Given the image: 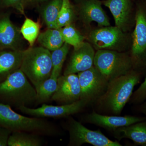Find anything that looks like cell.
<instances>
[{
	"label": "cell",
	"instance_id": "1",
	"mask_svg": "<svg viewBox=\"0 0 146 146\" xmlns=\"http://www.w3.org/2000/svg\"><path fill=\"white\" fill-rule=\"evenodd\" d=\"M142 75L133 70L109 82L105 93L92 104L94 111L102 115H121L132 96L134 87L140 83Z\"/></svg>",
	"mask_w": 146,
	"mask_h": 146
},
{
	"label": "cell",
	"instance_id": "2",
	"mask_svg": "<svg viewBox=\"0 0 146 146\" xmlns=\"http://www.w3.org/2000/svg\"><path fill=\"white\" fill-rule=\"evenodd\" d=\"M0 127L14 131H25L39 135L55 136L60 133L53 123L42 118L29 117L18 114L9 105L0 102Z\"/></svg>",
	"mask_w": 146,
	"mask_h": 146
},
{
	"label": "cell",
	"instance_id": "3",
	"mask_svg": "<svg viewBox=\"0 0 146 146\" xmlns=\"http://www.w3.org/2000/svg\"><path fill=\"white\" fill-rule=\"evenodd\" d=\"M21 69L0 83V100L17 108L36 102V91Z\"/></svg>",
	"mask_w": 146,
	"mask_h": 146
},
{
	"label": "cell",
	"instance_id": "4",
	"mask_svg": "<svg viewBox=\"0 0 146 146\" xmlns=\"http://www.w3.org/2000/svg\"><path fill=\"white\" fill-rule=\"evenodd\" d=\"M52 68L49 50L41 46L30 47L25 50L20 69L35 88L50 77Z\"/></svg>",
	"mask_w": 146,
	"mask_h": 146
},
{
	"label": "cell",
	"instance_id": "5",
	"mask_svg": "<svg viewBox=\"0 0 146 146\" xmlns=\"http://www.w3.org/2000/svg\"><path fill=\"white\" fill-rule=\"evenodd\" d=\"M94 66L108 82L133 70L129 53L111 50H97L94 57Z\"/></svg>",
	"mask_w": 146,
	"mask_h": 146
},
{
	"label": "cell",
	"instance_id": "6",
	"mask_svg": "<svg viewBox=\"0 0 146 146\" xmlns=\"http://www.w3.org/2000/svg\"><path fill=\"white\" fill-rule=\"evenodd\" d=\"M131 36L119 28L102 27L92 31L89 33V41L94 48L126 52L131 46Z\"/></svg>",
	"mask_w": 146,
	"mask_h": 146
},
{
	"label": "cell",
	"instance_id": "7",
	"mask_svg": "<svg viewBox=\"0 0 146 146\" xmlns=\"http://www.w3.org/2000/svg\"><path fill=\"white\" fill-rule=\"evenodd\" d=\"M129 52L133 70L142 74L146 70V5H138Z\"/></svg>",
	"mask_w": 146,
	"mask_h": 146
},
{
	"label": "cell",
	"instance_id": "8",
	"mask_svg": "<svg viewBox=\"0 0 146 146\" xmlns=\"http://www.w3.org/2000/svg\"><path fill=\"white\" fill-rule=\"evenodd\" d=\"M67 118L63 126L69 133L68 146H80L85 143L94 146H122L118 141L110 140L100 130L89 129L71 116Z\"/></svg>",
	"mask_w": 146,
	"mask_h": 146
},
{
	"label": "cell",
	"instance_id": "9",
	"mask_svg": "<svg viewBox=\"0 0 146 146\" xmlns=\"http://www.w3.org/2000/svg\"><path fill=\"white\" fill-rule=\"evenodd\" d=\"M78 75L81 90L80 100L88 105H92L105 93L109 82L94 66Z\"/></svg>",
	"mask_w": 146,
	"mask_h": 146
},
{
	"label": "cell",
	"instance_id": "10",
	"mask_svg": "<svg viewBox=\"0 0 146 146\" xmlns=\"http://www.w3.org/2000/svg\"><path fill=\"white\" fill-rule=\"evenodd\" d=\"M87 106V103L80 100L70 104L59 106L43 104L41 107L32 108L25 106L18 108L21 112L36 117L67 118L80 112Z\"/></svg>",
	"mask_w": 146,
	"mask_h": 146
},
{
	"label": "cell",
	"instance_id": "11",
	"mask_svg": "<svg viewBox=\"0 0 146 146\" xmlns=\"http://www.w3.org/2000/svg\"><path fill=\"white\" fill-rule=\"evenodd\" d=\"M81 94L78 75H63L58 78L57 88L51 99L60 105L70 104L80 100Z\"/></svg>",
	"mask_w": 146,
	"mask_h": 146
},
{
	"label": "cell",
	"instance_id": "12",
	"mask_svg": "<svg viewBox=\"0 0 146 146\" xmlns=\"http://www.w3.org/2000/svg\"><path fill=\"white\" fill-rule=\"evenodd\" d=\"M146 120L145 117H136L131 115H102L95 112L88 113L83 116V122L92 124L105 129L112 132L118 128L126 126Z\"/></svg>",
	"mask_w": 146,
	"mask_h": 146
},
{
	"label": "cell",
	"instance_id": "13",
	"mask_svg": "<svg viewBox=\"0 0 146 146\" xmlns=\"http://www.w3.org/2000/svg\"><path fill=\"white\" fill-rule=\"evenodd\" d=\"M95 50L90 43L84 42L74 48L63 75L77 74L89 70L94 66Z\"/></svg>",
	"mask_w": 146,
	"mask_h": 146
},
{
	"label": "cell",
	"instance_id": "14",
	"mask_svg": "<svg viewBox=\"0 0 146 146\" xmlns=\"http://www.w3.org/2000/svg\"><path fill=\"white\" fill-rule=\"evenodd\" d=\"M82 22L88 26L92 22L101 27L110 26L109 20L99 0H80L75 10Z\"/></svg>",
	"mask_w": 146,
	"mask_h": 146
},
{
	"label": "cell",
	"instance_id": "15",
	"mask_svg": "<svg viewBox=\"0 0 146 146\" xmlns=\"http://www.w3.org/2000/svg\"><path fill=\"white\" fill-rule=\"evenodd\" d=\"M24 39L20 28L11 20L9 13H0V50H23Z\"/></svg>",
	"mask_w": 146,
	"mask_h": 146
},
{
	"label": "cell",
	"instance_id": "16",
	"mask_svg": "<svg viewBox=\"0 0 146 146\" xmlns=\"http://www.w3.org/2000/svg\"><path fill=\"white\" fill-rule=\"evenodd\" d=\"M103 4L109 9L115 20V26L125 32L129 30L133 24L131 0H106Z\"/></svg>",
	"mask_w": 146,
	"mask_h": 146
},
{
	"label": "cell",
	"instance_id": "17",
	"mask_svg": "<svg viewBox=\"0 0 146 146\" xmlns=\"http://www.w3.org/2000/svg\"><path fill=\"white\" fill-rule=\"evenodd\" d=\"M24 50H0V83L9 75L21 68Z\"/></svg>",
	"mask_w": 146,
	"mask_h": 146
},
{
	"label": "cell",
	"instance_id": "18",
	"mask_svg": "<svg viewBox=\"0 0 146 146\" xmlns=\"http://www.w3.org/2000/svg\"><path fill=\"white\" fill-rule=\"evenodd\" d=\"M111 133L118 141L128 138L137 145H146V120L126 126L118 128Z\"/></svg>",
	"mask_w": 146,
	"mask_h": 146
},
{
	"label": "cell",
	"instance_id": "19",
	"mask_svg": "<svg viewBox=\"0 0 146 146\" xmlns=\"http://www.w3.org/2000/svg\"><path fill=\"white\" fill-rule=\"evenodd\" d=\"M37 42L41 46L51 52L57 49L64 44L60 29L48 28L39 34Z\"/></svg>",
	"mask_w": 146,
	"mask_h": 146
},
{
	"label": "cell",
	"instance_id": "20",
	"mask_svg": "<svg viewBox=\"0 0 146 146\" xmlns=\"http://www.w3.org/2000/svg\"><path fill=\"white\" fill-rule=\"evenodd\" d=\"M46 2L41 9L40 14L48 28L56 29L63 0H49Z\"/></svg>",
	"mask_w": 146,
	"mask_h": 146
},
{
	"label": "cell",
	"instance_id": "21",
	"mask_svg": "<svg viewBox=\"0 0 146 146\" xmlns=\"http://www.w3.org/2000/svg\"><path fill=\"white\" fill-rule=\"evenodd\" d=\"M42 144L40 135L25 131L12 132L8 141L9 146H41Z\"/></svg>",
	"mask_w": 146,
	"mask_h": 146
},
{
	"label": "cell",
	"instance_id": "22",
	"mask_svg": "<svg viewBox=\"0 0 146 146\" xmlns=\"http://www.w3.org/2000/svg\"><path fill=\"white\" fill-rule=\"evenodd\" d=\"M58 78L51 76L35 88L36 94V102H45L51 99L57 88Z\"/></svg>",
	"mask_w": 146,
	"mask_h": 146
},
{
	"label": "cell",
	"instance_id": "23",
	"mask_svg": "<svg viewBox=\"0 0 146 146\" xmlns=\"http://www.w3.org/2000/svg\"><path fill=\"white\" fill-rule=\"evenodd\" d=\"M70 46L65 42L62 46L51 52L53 67L51 76L57 78L60 76L63 63L70 50Z\"/></svg>",
	"mask_w": 146,
	"mask_h": 146
},
{
	"label": "cell",
	"instance_id": "24",
	"mask_svg": "<svg viewBox=\"0 0 146 146\" xmlns=\"http://www.w3.org/2000/svg\"><path fill=\"white\" fill-rule=\"evenodd\" d=\"M40 26L39 22L30 18H25L20 28V31L25 40L28 42L30 47H33L40 34Z\"/></svg>",
	"mask_w": 146,
	"mask_h": 146
},
{
	"label": "cell",
	"instance_id": "25",
	"mask_svg": "<svg viewBox=\"0 0 146 146\" xmlns=\"http://www.w3.org/2000/svg\"><path fill=\"white\" fill-rule=\"evenodd\" d=\"M77 15L75 10L71 4L70 0H63L56 29H60L63 27L72 25L75 20Z\"/></svg>",
	"mask_w": 146,
	"mask_h": 146
},
{
	"label": "cell",
	"instance_id": "26",
	"mask_svg": "<svg viewBox=\"0 0 146 146\" xmlns=\"http://www.w3.org/2000/svg\"><path fill=\"white\" fill-rule=\"evenodd\" d=\"M65 43L72 46L74 48H77L84 42L85 37L72 25L60 29Z\"/></svg>",
	"mask_w": 146,
	"mask_h": 146
},
{
	"label": "cell",
	"instance_id": "27",
	"mask_svg": "<svg viewBox=\"0 0 146 146\" xmlns=\"http://www.w3.org/2000/svg\"><path fill=\"white\" fill-rule=\"evenodd\" d=\"M146 100V77L138 89L132 94L129 102L131 104L139 105Z\"/></svg>",
	"mask_w": 146,
	"mask_h": 146
},
{
	"label": "cell",
	"instance_id": "28",
	"mask_svg": "<svg viewBox=\"0 0 146 146\" xmlns=\"http://www.w3.org/2000/svg\"><path fill=\"white\" fill-rule=\"evenodd\" d=\"M0 5L2 8L12 7L25 15V0H0Z\"/></svg>",
	"mask_w": 146,
	"mask_h": 146
},
{
	"label": "cell",
	"instance_id": "29",
	"mask_svg": "<svg viewBox=\"0 0 146 146\" xmlns=\"http://www.w3.org/2000/svg\"><path fill=\"white\" fill-rule=\"evenodd\" d=\"M12 131L6 128L0 127V146H8V141Z\"/></svg>",
	"mask_w": 146,
	"mask_h": 146
},
{
	"label": "cell",
	"instance_id": "30",
	"mask_svg": "<svg viewBox=\"0 0 146 146\" xmlns=\"http://www.w3.org/2000/svg\"><path fill=\"white\" fill-rule=\"evenodd\" d=\"M48 1L49 0H25V7L27 6L36 5Z\"/></svg>",
	"mask_w": 146,
	"mask_h": 146
},
{
	"label": "cell",
	"instance_id": "31",
	"mask_svg": "<svg viewBox=\"0 0 146 146\" xmlns=\"http://www.w3.org/2000/svg\"><path fill=\"white\" fill-rule=\"evenodd\" d=\"M139 110L140 112L143 113L146 117V100L143 102L139 104Z\"/></svg>",
	"mask_w": 146,
	"mask_h": 146
},
{
	"label": "cell",
	"instance_id": "32",
	"mask_svg": "<svg viewBox=\"0 0 146 146\" xmlns=\"http://www.w3.org/2000/svg\"><path fill=\"white\" fill-rule=\"evenodd\" d=\"M145 3L146 4V0H145Z\"/></svg>",
	"mask_w": 146,
	"mask_h": 146
},
{
	"label": "cell",
	"instance_id": "33",
	"mask_svg": "<svg viewBox=\"0 0 146 146\" xmlns=\"http://www.w3.org/2000/svg\"></svg>",
	"mask_w": 146,
	"mask_h": 146
}]
</instances>
